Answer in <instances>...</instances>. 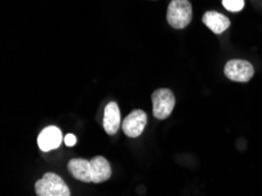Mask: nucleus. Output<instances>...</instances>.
I'll use <instances>...</instances> for the list:
<instances>
[{
    "label": "nucleus",
    "instance_id": "1",
    "mask_svg": "<svg viewBox=\"0 0 262 196\" xmlns=\"http://www.w3.org/2000/svg\"><path fill=\"white\" fill-rule=\"evenodd\" d=\"M34 188L38 196H71L69 186L54 173L43 174V177L35 182Z\"/></svg>",
    "mask_w": 262,
    "mask_h": 196
},
{
    "label": "nucleus",
    "instance_id": "2",
    "mask_svg": "<svg viewBox=\"0 0 262 196\" xmlns=\"http://www.w3.org/2000/svg\"><path fill=\"white\" fill-rule=\"evenodd\" d=\"M192 20V5L188 0H172L167 10V21L174 29L181 30Z\"/></svg>",
    "mask_w": 262,
    "mask_h": 196
},
{
    "label": "nucleus",
    "instance_id": "3",
    "mask_svg": "<svg viewBox=\"0 0 262 196\" xmlns=\"http://www.w3.org/2000/svg\"><path fill=\"white\" fill-rule=\"evenodd\" d=\"M153 115L158 120L167 119L176 106V97L173 92L167 89H160L154 91L152 94Z\"/></svg>",
    "mask_w": 262,
    "mask_h": 196
},
{
    "label": "nucleus",
    "instance_id": "4",
    "mask_svg": "<svg viewBox=\"0 0 262 196\" xmlns=\"http://www.w3.org/2000/svg\"><path fill=\"white\" fill-rule=\"evenodd\" d=\"M225 74L229 80L236 82H247L253 78L254 67L246 60H231L226 63Z\"/></svg>",
    "mask_w": 262,
    "mask_h": 196
},
{
    "label": "nucleus",
    "instance_id": "5",
    "mask_svg": "<svg viewBox=\"0 0 262 196\" xmlns=\"http://www.w3.org/2000/svg\"><path fill=\"white\" fill-rule=\"evenodd\" d=\"M147 125V114L142 110H136L127 115L121 123L124 133L129 138L140 137Z\"/></svg>",
    "mask_w": 262,
    "mask_h": 196
},
{
    "label": "nucleus",
    "instance_id": "6",
    "mask_svg": "<svg viewBox=\"0 0 262 196\" xmlns=\"http://www.w3.org/2000/svg\"><path fill=\"white\" fill-rule=\"evenodd\" d=\"M62 133L58 127L50 126L43 128L38 137V146L42 151H50L61 145Z\"/></svg>",
    "mask_w": 262,
    "mask_h": 196
},
{
    "label": "nucleus",
    "instance_id": "7",
    "mask_svg": "<svg viewBox=\"0 0 262 196\" xmlns=\"http://www.w3.org/2000/svg\"><path fill=\"white\" fill-rule=\"evenodd\" d=\"M69 170L71 175L79 181L91 183L93 182V165L85 159H73L69 162Z\"/></svg>",
    "mask_w": 262,
    "mask_h": 196
},
{
    "label": "nucleus",
    "instance_id": "8",
    "mask_svg": "<svg viewBox=\"0 0 262 196\" xmlns=\"http://www.w3.org/2000/svg\"><path fill=\"white\" fill-rule=\"evenodd\" d=\"M121 123V114H120V108H119L117 102H110L107 103L105 107V113H104V128L107 134L114 135L119 130Z\"/></svg>",
    "mask_w": 262,
    "mask_h": 196
},
{
    "label": "nucleus",
    "instance_id": "9",
    "mask_svg": "<svg viewBox=\"0 0 262 196\" xmlns=\"http://www.w3.org/2000/svg\"><path fill=\"white\" fill-rule=\"evenodd\" d=\"M202 21L208 29L214 32V33L220 34L224 33V32L228 29L229 25H231V21L227 17H225L224 14L217 13V12L214 11H208L206 12L202 17Z\"/></svg>",
    "mask_w": 262,
    "mask_h": 196
},
{
    "label": "nucleus",
    "instance_id": "10",
    "mask_svg": "<svg viewBox=\"0 0 262 196\" xmlns=\"http://www.w3.org/2000/svg\"><path fill=\"white\" fill-rule=\"evenodd\" d=\"M93 165V182L92 183H101L107 181L112 175V168L110 162L104 157H95L91 160Z\"/></svg>",
    "mask_w": 262,
    "mask_h": 196
},
{
    "label": "nucleus",
    "instance_id": "11",
    "mask_svg": "<svg viewBox=\"0 0 262 196\" xmlns=\"http://www.w3.org/2000/svg\"><path fill=\"white\" fill-rule=\"evenodd\" d=\"M222 5L231 12H239L245 7L244 0H222Z\"/></svg>",
    "mask_w": 262,
    "mask_h": 196
},
{
    "label": "nucleus",
    "instance_id": "12",
    "mask_svg": "<svg viewBox=\"0 0 262 196\" xmlns=\"http://www.w3.org/2000/svg\"><path fill=\"white\" fill-rule=\"evenodd\" d=\"M63 141H65L66 146L73 147L75 143H77V138H75V135H73V134H67L65 139H63Z\"/></svg>",
    "mask_w": 262,
    "mask_h": 196
}]
</instances>
